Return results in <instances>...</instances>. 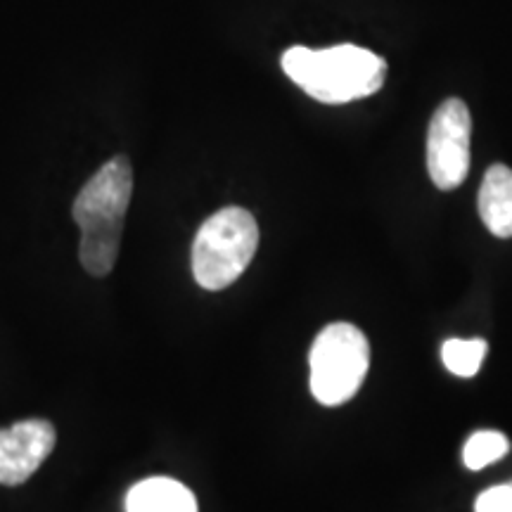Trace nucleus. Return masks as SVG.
<instances>
[{
	"label": "nucleus",
	"mask_w": 512,
	"mask_h": 512,
	"mask_svg": "<svg viewBox=\"0 0 512 512\" xmlns=\"http://www.w3.org/2000/svg\"><path fill=\"white\" fill-rule=\"evenodd\" d=\"M475 512H512V482L486 489L475 501Z\"/></svg>",
	"instance_id": "obj_11"
},
{
	"label": "nucleus",
	"mask_w": 512,
	"mask_h": 512,
	"mask_svg": "<svg viewBox=\"0 0 512 512\" xmlns=\"http://www.w3.org/2000/svg\"><path fill=\"white\" fill-rule=\"evenodd\" d=\"M309 366L313 399L323 406H342L354 399L368 375V337L351 323H332L313 339Z\"/></svg>",
	"instance_id": "obj_4"
},
{
	"label": "nucleus",
	"mask_w": 512,
	"mask_h": 512,
	"mask_svg": "<svg viewBox=\"0 0 512 512\" xmlns=\"http://www.w3.org/2000/svg\"><path fill=\"white\" fill-rule=\"evenodd\" d=\"M126 512H197L195 494L169 477H150L131 486Z\"/></svg>",
	"instance_id": "obj_8"
},
{
	"label": "nucleus",
	"mask_w": 512,
	"mask_h": 512,
	"mask_svg": "<svg viewBox=\"0 0 512 512\" xmlns=\"http://www.w3.org/2000/svg\"><path fill=\"white\" fill-rule=\"evenodd\" d=\"M489 344L484 339H446L441 347V361L458 377H475L482 368Z\"/></svg>",
	"instance_id": "obj_9"
},
{
	"label": "nucleus",
	"mask_w": 512,
	"mask_h": 512,
	"mask_svg": "<svg viewBox=\"0 0 512 512\" xmlns=\"http://www.w3.org/2000/svg\"><path fill=\"white\" fill-rule=\"evenodd\" d=\"M479 216L496 238H512V169L494 164L479 188Z\"/></svg>",
	"instance_id": "obj_7"
},
{
	"label": "nucleus",
	"mask_w": 512,
	"mask_h": 512,
	"mask_svg": "<svg viewBox=\"0 0 512 512\" xmlns=\"http://www.w3.org/2000/svg\"><path fill=\"white\" fill-rule=\"evenodd\" d=\"M55 427L48 420H22L0 430V484L19 486L53 453Z\"/></svg>",
	"instance_id": "obj_6"
},
{
	"label": "nucleus",
	"mask_w": 512,
	"mask_h": 512,
	"mask_svg": "<svg viewBox=\"0 0 512 512\" xmlns=\"http://www.w3.org/2000/svg\"><path fill=\"white\" fill-rule=\"evenodd\" d=\"M510 451V441L503 432L482 430L475 432L463 448V460L470 470H484L486 465L501 460Z\"/></svg>",
	"instance_id": "obj_10"
},
{
	"label": "nucleus",
	"mask_w": 512,
	"mask_h": 512,
	"mask_svg": "<svg viewBox=\"0 0 512 512\" xmlns=\"http://www.w3.org/2000/svg\"><path fill=\"white\" fill-rule=\"evenodd\" d=\"M280 64L306 95L325 105L368 98L380 91L387 76L384 57L351 43L325 50L294 46L283 53Z\"/></svg>",
	"instance_id": "obj_2"
},
{
	"label": "nucleus",
	"mask_w": 512,
	"mask_h": 512,
	"mask_svg": "<svg viewBox=\"0 0 512 512\" xmlns=\"http://www.w3.org/2000/svg\"><path fill=\"white\" fill-rule=\"evenodd\" d=\"M472 119L463 100L451 98L434 112L427 131V171L439 190H456L470 171Z\"/></svg>",
	"instance_id": "obj_5"
},
{
	"label": "nucleus",
	"mask_w": 512,
	"mask_h": 512,
	"mask_svg": "<svg viewBox=\"0 0 512 512\" xmlns=\"http://www.w3.org/2000/svg\"><path fill=\"white\" fill-rule=\"evenodd\" d=\"M259 247V226L242 207L216 211L202 223L192 242V275L209 292L226 290L247 266Z\"/></svg>",
	"instance_id": "obj_3"
},
{
	"label": "nucleus",
	"mask_w": 512,
	"mask_h": 512,
	"mask_svg": "<svg viewBox=\"0 0 512 512\" xmlns=\"http://www.w3.org/2000/svg\"><path fill=\"white\" fill-rule=\"evenodd\" d=\"M131 195L133 169L126 157L102 164L76 195L72 216L81 228L79 259L93 278H105L114 271Z\"/></svg>",
	"instance_id": "obj_1"
}]
</instances>
